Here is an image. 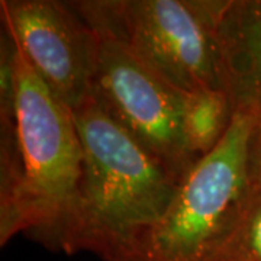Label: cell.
Returning a JSON list of instances; mask_svg holds the SVG:
<instances>
[{"instance_id":"9","label":"cell","mask_w":261,"mask_h":261,"mask_svg":"<svg viewBox=\"0 0 261 261\" xmlns=\"http://www.w3.org/2000/svg\"><path fill=\"white\" fill-rule=\"evenodd\" d=\"M209 261H261V190L252 187L243 212Z\"/></svg>"},{"instance_id":"5","label":"cell","mask_w":261,"mask_h":261,"mask_svg":"<svg viewBox=\"0 0 261 261\" xmlns=\"http://www.w3.org/2000/svg\"><path fill=\"white\" fill-rule=\"evenodd\" d=\"M87 27L93 32L89 96L181 180L195 164L181 132L185 93L144 64L115 31Z\"/></svg>"},{"instance_id":"4","label":"cell","mask_w":261,"mask_h":261,"mask_svg":"<svg viewBox=\"0 0 261 261\" xmlns=\"http://www.w3.org/2000/svg\"><path fill=\"white\" fill-rule=\"evenodd\" d=\"M224 0L71 2L86 25L115 31L155 74L183 93L225 89L216 39Z\"/></svg>"},{"instance_id":"8","label":"cell","mask_w":261,"mask_h":261,"mask_svg":"<svg viewBox=\"0 0 261 261\" xmlns=\"http://www.w3.org/2000/svg\"><path fill=\"white\" fill-rule=\"evenodd\" d=\"M235 105L225 89H197L185 93L181 132L193 161L209 155L224 141L235 118Z\"/></svg>"},{"instance_id":"7","label":"cell","mask_w":261,"mask_h":261,"mask_svg":"<svg viewBox=\"0 0 261 261\" xmlns=\"http://www.w3.org/2000/svg\"><path fill=\"white\" fill-rule=\"evenodd\" d=\"M216 39L225 90L237 111L261 106V0H224Z\"/></svg>"},{"instance_id":"3","label":"cell","mask_w":261,"mask_h":261,"mask_svg":"<svg viewBox=\"0 0 261 261\" xmlns=\"http://www.w3.org/2000/svg\"><path fill=\"white\" fill-rule=\"evenodd\" d=\"M254 109L237 111L224 141L197 160L159 221L122 261H209L251 195Z\"/></svg>"},{"instance_id":"1","label":"cell","mask_w":261,"mask_h":261,"mask_svg":"<svg viewBox=\"0 0 261 261\" xmlns=\"http://www.w3.org/2000/svg\"><path fill=\"white\" fill-rule=\"evenodd\" d=\"M73 113L83 148V173L61 251L122 261L164 214L180 180L90 96Z\"/></svg>"},{"instance_id":"10","label":"cell","mask_w":261,"mask_h":261,"mask_svg":"<svg viewBox=\"0 0 261 261\" xmlns=\"http://www.w3.org/2000/svg\"><path fill=\"white\" fill-rule=\"evenodd\" d=\"M250 167L252 187L261 190V106L254 109V126L250 142Z\"/></svg>"},{"instance_id":"2","label":"cell","mask_w":261,"mask_h":261,"mask_svg":"<svg viewBox=\"0 0 261 261\" xmlns=\"http://www.w3.org/2000/svg\"><path fill=\"white\" fill-rule=\"evenodd\" d=\"M16 49L20 190L12 238L25 233L51 251H61L82 181V141L73 108L41 80Z\"/></svg>"},{"instance_id":"6","label":"cell","mask_w":261,"mask_h":261,"mask_svg":"<svg viewBox=\"0 0 261 261\" xmlns=\"http://www.w3.org/2000/svg\"><path fill=\"white\" fill-rule=\"evenodd\" d=\"M0 20L41 80L70 108L89 96L93 32L71 3L2 0Z\"/></svg>"}]
</instances>
